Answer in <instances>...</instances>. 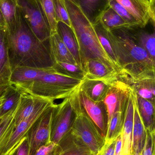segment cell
I'll list each match as a JSON object with an SVG mask.
<instances>
[{
    "label": "cell",
    "mask_w": 155,
    "mask_h": 155,
    "mask_svg": "<svg viewBox=\"0 0 155 155\" xmlns=\"http://www.w3.org/2000/svg\"><path fill=\"white\" fill-rule=\"evenodd\" d=\"M9 57L12 69L18 66L36 68L52 67L54 64L49 41L42 42L33 32L20 10L6 28Z\"/></svg>",
    "instance_id": "1"
},
{
    "label": "cell",
    "mask_w": 155,
    "mask_h": 155,
    "mask_svg": "<svg viewBox=\"0 0 155 155\" xmlns=\"http://www.w3.org/2000/svg\"><path fill=\"white\" fill-rule=\"evenodd\" d=\"M117 60L122 68L118 77L127 84L155 80V63L126 28L108 31Z\"/></svg>",
    "instance_id": "2"
},
{
    "label": "cell",
    "mask_w": 155,
    "mask_h": 155,
    "mask_svg": "<svg viewBox=\"0 0 155 155\" xmlns=\"http://www.w3.org/2000/svg\"><path fill=\"white\" fill-rule=\"evenodd\" d=\"M65 2L79 45L82 67L88 60H98L119 74L121 67L110 59L102 47L93 25L77 5L68 0H65Z\"/></svg>",
    "instance_id": "3"
},
{
    "label": "cell",
    "mask_w": 155,
    "mask_h": 155,
    "mask_svg": "<svg viewBox=\"0 0 155 155\" xmlns=\"http://www.w3.org/2000/svg\"><path fill=\"white\" fill-rule=\"evenodd\" d=\"M82 81L60 74L50 73L31 82L10 85L54 101L70 97L79 88Z\"/></svg>",
    "instance_id": "4"
},
{
    "label": "cell",
    "mask_w": 155,
    "mask_h": 155,
    "mask_svg": "<svg viewBox=\"0 0 155 155\" xmlns=\"http://www.w3.org/2000/svg\"><path fill=\"white\" fill-rule=\"evenodd\" d=\"M75 112L76 117L70 133L96 155L104 144L105 137L102 135L94 122L84 112L81 110Z\"/></svg>",
    "instance_id": "5"
},
{
    "label": "cell",
    "mask_w": 155,
    "mask_h": 155,
    "mask_svg": "<svg viewBox=\"0 0 155 155\" xmlns=\"http://www.w3.org/2000/svg\"><path fill=\"white\" fill-rule=\"evenodd\" d=\"M70 99L74 110L84 112L105 137L108 125V113L104 102L92 101L79 87L70 97Z\"/></svg>",
    "instance_id": "6"
},
{
    "label": "cell",
    "mask_w": 155,
    "mask_h": 155,
    "mask_svg": "<svg viewBox=\"0 0 155 155\" xmlns=\"http://www.w3.org/2000/svg\"><path fill=\"white\" fill-rule=\"evenodd\" d=\"M18 8L38 40L48 41L51 30L37 0H18Z\"/></svg>",
    "instance_id": "7"
},
{
    "label": "cell",
    "mask_w": 155,
    "mask_h": 155,
    "mask_svg": "<svg viewBox=\"0 0 155 155\" xmlns=\"http://www.w3.org/2000/svg\"><path fill=\"white\" fill-rule=\"evenodd\" d=\"M64 99L53 107L50 141L57 144L70 132L76 115L70 97Z\"/></svg>",
    "instance_id": "8"
},
{
    "label": "cell",
    "mask_w": 155,
    "mask_h": 155,
    "mask_svg": "<svg viewBox=\"0 0 155 155\" xmlns=\"http://www.w3.org/2000/svg\"><path fill=\"white\" fill-rule=\"evenodd\" d=\"M49 107L33 126L27 134L29 155H34L41 147L51 142L53 107Z\"/></svg>",
    "instance_id": "9"
},
{
    "label": "cell",
    "mask_w": 155,
    "mask_h": 155,
    "mask_svg": "<svg viewBox=\"0 0 155 155\" xmlns=\"http://www.w3.org/2000/svg\"><path fill=\"white\" fill-rule=\"evenodd\" d=\"M54 104V101L46 99L39 105L34 112L26 119L16 126L12 135L6 145L3 154L19 148L27 138V135L33 126L47 109Z\"/></svg>",
    "instance_id": "10"
},
{
    "label": "cell",
    "mask_w": 155,
    "mask_h": 155,
    "mask_svg": "<svg viewBox=\"0 0 155 155\" xmlns=\"http://www.w3.org/2000/svg\"><path fill=\"white\" fill-rule=\"evenodd\" d=\"M134 89L131 87L125 109L124 124L122 130L124 155L132 154V137L134 116Z\"/></svg>",
    "instance_id": "11"
},
{
    "label": "cell",
    "mask_w": 155,
    "mask_h": 155,
    "mask_svg": "<svg viewBox=\"0 0 155 155\" xmlns=\"http://www.w3.org/2000/svg\"><path fill=\"white\" fill-rule=\"evenodd\" d=\"M85 72L84 78L99 80L112 84L118 79V74L98 60H89L82 66Z\"/></svg>",
    "instance_id": "12"
},
{
    "label": "cell",
    "mask_w": 155,
    "mask_h": 155,
    "mask_svg": "<svg viewBox=\"0 0 155 155\" xmlns=\"http://www.w3.org/2000/svg\"><path fill=\"white\" fill-rule=\"evenodd\" d=\"M15 87L21 93V98L15 117V124L16 127L21 122L29 117L34 112L37 107L47 99L33 94L25 90Z\"/></svg>",
    "instance_id": "13"
},
{
    "label": "cell",
    "mask_w": 155,
    "mask_h": 155,
    "mask_svg": "<svg viewBox=\"0 0 155 155\" xmlns=\"http://www.w3.org/2000/svg\"><path fill=\"white\" fill-rule=\"evenodd\" d=\"M134 116L132 137V154L138 153L141 154L145 144L147 132L139 112L136 93L134 90Z\"/></svg>",
    "instance_id": "14"
},
{
    "label": "cell",
    "mask_w": 155,
    "mask_h": 155,
    "mask_svg": "<svg viewBox=\"0 0 155 155\" xmlns=\"http://www.w3.org/2000/svg\"><path fill=\"white\" fill-rule=\"evenodd\" d=\"M58 73L53 67L36 68L18 66L12 70L10 85L31 82L47 74Z\"/></svg>",
    "instance_id": "15"
},
{
    "label": "cell",
    "mask_w": 155,
    "mask_h": 155,
    "mask_svg": "<svg viewBox=\"0 0 155 155\" xmlns=\"http://www.w3.org/2000/svg\"><path fill=\"white\" fill-rule=\"evenodd\" d=\"M6 28L0 30V81L7 88L10 86L12 69L9 57Z\"/></svg>",
    "instance_id": "16"
},
{
    "label": "cell",
    "mask_w": 155,
    "mask_h": 155,
    "mask_svg": "<svg viewBox=\"0 0 155 155\" xmlns=\"http://www.w3.org/2000/svg\"><path fill=\"white\" fill-rule=\"evenodd\" d=\"M135 18L140 27H144L150 21L149 1L147 0H116Z\"/></svg>",
    "instance_id": "17"
},
{
    "label": "cell",
    "mask_w": 155,
    "mask_h": 155,
    "mask_svg": "<svg viewBox=\"0 0 155 155\" xmlns=\"http://www.w3.org/2000/svg\"><path fill=\"white\" fill-rule=\"evenodd\" d=\"M57 33L75 59L78 65L82 67L79 45L72 27L64 23L58 22Z\"/></svg>",
    "instance_id": "18"
},
{
    "label": "cell",
    "mask_w": 155,
    "mask_h": 155,
    "mask_svg": "<svg viewBox=\"0 0 155 155\" xmlns=\"http://www.w3.org/2000/svg\"><path fill=\"white\" fill-rule=\"evenodd\" d=\"M111 85L102 81L84 78L79 89L92 101L104 102Z\"/></svg>",
    "instance_id": "19"
},
{
    "label": "cell",
    "mask_w": 155,
    "mask_h": 155,
    "mask_svg": "<svg viewBox=\"0 0 155 155\" xmlns=\"http://www.w3.org/2000/svg\"><path fill=\"white\" fill-rule=\"evenodd\" d=\"M75 4L93 25L99 21L103 12L109 6V0H78Z\"/></svg>",
    "instance_id": "20"
},
{
    "label": "cell",
    "mask_w": 155,
    "mask_h": 155,
    "mask_svg": "<svg viewBox=\"0 0 155 155\" xmlns=\"http://www.w3.org/2000/svg\"><path fill=\"white\" fill-rule=\"evenodd\" d=\"M49 46L54 63L65 62L77 64L75 59L57 33L51 35Z\"/></svg>",
    "instance_id": "21"
},
{
    "label": "cell",
    "mask_w": 155,
    "mask_h": 155,
    "mask_svg": "<svg viewBox=\"0 0 155 155\" xmlns=\"http://www.w3.org/2000/svg\"><path fill=\"white\" fill-rule=\"evenodd\" d=\"M19 103V102L15 107L6 113L0 119V155H3L4 151L16 127L15 117Z\"/></svg>",
    "instance_id": "22"
},
{
    "label": "cell",
    "mask_w": 155,
    "mask_h": 155,
    "mask_svg": "<svg viewBox=\"0 0 155 155\" xmlns=\"http://www.w3.org/2000/svg\"><path fill=\"white\" fill-rule=\"evenodd\" d=\"M137 104L147 131L155 133V102L144 99L137 95Z\"/></svg>",
    "instance_id": "23"
},
{
    "label": "cell",
    "mask_w": 155,
    "mask_h": 155,
    "mask_svg": "<svg viewBox=\"0 0 155 155\" xmlns=\"http://www.w3.org/2000/svg\"><path fill=\"white\" fill-rule=\"evenodd\" d=\"M60 144L63 152L60 155H94L89 148L69 132Z\"/></svg>",
    "instance_id": "24"
},
{
    "label": "cell",
    "mask_w": 155,
    "mask_h": 155,
    "mask_svg": "<svg viewBox=\"0 0 155 155\" xmlns=\"http://www.w3.org/2000/svg\"><path fill=\"white\" fill-rule=\"evenodd\" d=\"M99 21L103 26L108 31L120 28L132 29L131 26L109 5L103 12Z\"/></svg>",
    "instance_id": "25"
},
{
    "label": "cell",
    "mask_w": 155,
    "mask_h": 155,
    "mask_svg": "<svg viewBox=\"0 0 155 155\" xmlns=\"http://www.w3.org/2000/svg\"><path fill=\"white\" fill-rule=\"evenodd\" d=\"M125 107L116 111L108 122L105 136L106 141L116 139L122 134Z\"/></svg>",
    "instance_id": "26"
},
{
    "label": "cell",
    "mask_w": 155,
    "mask_h": 155,
    "mask_svg": "<svg viewBox=\"0 0 155 155\" xmlns=\"http://www.w3.org/2000/svg\"><path fill=\"white\" fill-rule=\"evenodd\" d=\"M93 26L94 28L100 44L102 45V47L104 48V50L105 51L110 59L116 64L121 67L117 62L115 54L113 50V47L109 39L108 31L103 26L100 21H98L94 24H93Z\"/></svg>",
    "instance_id": "27"
},
{
    "label": "cell",
    "mask_w": 155,
    "mask_h": 155,
    "mask_svg": "<svg viewBox=\"0 0 155 155\" xmlns=\"http://www.w3.org/2000/svg\"><path fill=\"white\" fill-rule=\"evenodd\" d=\"M53 67L58 74L65 76L80 80H84L85 76V72L84 69L77 64L65 62H55Z\"/></svg>",
    "instance_id": "28"
},
{
    "label": "cell",
    "mask_w": 155,
    "mask_h": 155,
    "mask_svg": "<svg viewBox=\"0 0 155 155\" xmlns=\"http://www.w3.org/2000/svg\"><path fill=\"white\" fill-rule=\"evenodd\" d=\"M51 30V35L57 33V22L54 13V0H37Z\"/></svg>",
    "instance_id": "29"
},
{
    "label": "cell",
    "mask_w": 155,
    "mask_h": 155,
    "mask_svg": "<svg viewBox=\"0 0 155 155\" xmlns=\"http://www.w3.org/2000/svg\"><path fill=\"white\" fill-rule=\"evenodd\" d=\"M6 100L0 108V119L6 113L15 107L18 104L21 93L14 87L9 86L5 90Z\"/></svg>",
    "instance_id": "30"
},
{
    "label": "cell",
    "mask_w": 155,
    "mask_h": 155,
    "mask_svg": "<svg viewBox=\"0 0 155 155\" xmlns=\"http://www.w3.org/2000/svg\"><path fill=\"white\" fill-rule=\"evenodd\" d=\"M0 9L4 16L7 26L12 23L16 18L18 0H0Z\"/></svg>",
    "instance_id": "31"
},
{
    "label": "cell",
    "mask_w": 155,
    "mask_h": 155,
    "mask_svg": "<svg viewBox=\"0 0 155 155\" xmlns=\"http://www.w3.org/2000/svg\"><path fill=\"white\" fill-rule=\"evenodd\" d=\"M138 40L139 45L146 50L155 63V29L152 33H141Z\"/></svg>",
    "instance_id": "32"
},
{
    "label": "cell",
    "mask_w": 155,
    "mask_h": 155,
    "mask_svg": "<svg viewBox=\"0 0 155 155\" xmlns=\"http://www.w3.org/2000/svg\"><path fill=\"white\" fill-rule=\"evenodd\" d=\"M109 5L131 26L132 29L140 27L135 18L116 0H109Z\"/></svg>",
    "instance_id": "33"
},
{
    "label": "cell",
    "mask_w": 155,
    "mask_h": 155,
    "mask_svg": "<svg viewBox=\"0 0 155 155\" xmlns=\"http://www.w3.org/2000/svg\"><path fill=\"white\" fill-rule=\"evenodd\" d=\"M54 13L56 21L62 22L71 26L70 15L65 4V0H54Z\"/></svg>",
    "instance_id": "34"
},
{
    "label": "cell",
    "mask_w": 155,
    "mask_h": 155,
    "mask_svg": "<svg viewBox=\"0 0 155 155\" xmlns=\"http://www.w3.org/2000/svg\"><path fill=\"white\" fill-rule=\"evenodd\" d=\"M62 147L59 144L50 142L41 147L34 155H60L63 152Z\"/></svg>",
    "instance_id": "35"
},
{
    "label": "cell",
    "mask_w": 155,
    "mask_h": 155,
    "mask_svg": "<svg viewBox=\"0 0 155 155\" xmlns=\"http://www.w3.org/2000/svg\"><path fill=\"white\" fill-rule=\"evenodd\" d=\"M155 133L147 132L145 144L141 155H155Z\"/></svg>",
    "instance_id": "36"
},
{
    "label": "cell",
    "mask_w": 155,
    "mask_h": 155,
    "mask_svg": "<svg viewBox=\"0 0 155 155\" xmlns=\"http://www.w3.org/2000/svg\"><path fill=\"white\" fill-rule=\"evenodd\" d=\"M117 138L110 141L105 140L104 145L96 155H115Z\"/></svg>",
    "instance_id": "37"
},
{
    "label": "cell",
    "mask_w": 155,
    "mask_h": 155,
    "mask_svg": "<svg viewBox=\"0 0 155 155\" xmlns=\"http://www.w3.org/2000/svg\"><path fill=\"white\" fill-rule=\"evenodd\" d=\"M115 155H124L123 138L121 134L117 138L115 148Z\"/></svg>",
    "instance_id": "38"
},
{
    "label": "cell",
    "mask_w": 155,
    "mask_h": 155,
    "mask_svg": "<svg viewBox=\"0 0 155 155\" xmlns=\"http://www.w3.org/2000/svg\"><path fill=\"white\" fill-rule=\"evenodd\" d=\"M149 15L155 29V0H149Z\"/></svg>",
    "instance_id": "39"
},
{
    "label": "cell",
    "mask_w": 155,
    "mask_h": 155,
    "mask_svg": "<svg viewBox=\"0 0 155 155\" xmlns=\"http://www.w3.org/2000/svg\"><path fill=\"white\" fill-rule=\"evenodd\" d=\"M27 138L21 144L16 152V155H29Z\"/></svg>",
    "instance_id": "40"
},
{
    "label": "cell",
    "mask_w": 155,
    "mask_h": 155,
    "mask_svg": "<svg viewBox=\"0 0 155 155\" xmlns=\"http://www.w3.org/2000/svg\"><path fill=\"white\" fill-rule=\"evenodd\" d=\"M7 26L4 16L0 9V30L5 29Z\"/></svg>",
    "instance_id": "41"
},
{
    "label": "cell",
    "mask_w": 155,
    "mask_h": 155,
    "mask_svg": "<svg viewBox=\"0 0 155 155\" xmlns=\"http://www.w3.org/2000/svg\"><path fill=\"white\" fill-rule=\"evenodd\" d=\"M5 100H6V95H5V91L3 94L0 96V107L3 104L4 102H5Z\"/></svg>",
    "instance_id": "42"
},
{
    "label": "cell",
    "mask_w": 155,
    "mask_h": 155,
    "mask_svg": "<svg viewBox=\"0 0 155 155\" xmlns=\"http://www.w3.org/2000/svg\"><path fill=\"white\" fill-rule=\"evenodd\" d=\"M7 88L5 87L0 81V96L3 94V93L5 92V90Z\"/></svg>",
    "instance_id": "43"
},
{
    "label": "cell",
    "mask_w": 155,
    "mask_h": 155,
    "mask_svg": "<svg viewBox=\"0 0 155 155\" xmlns=\"http://www.w3.org/2000/svg\"><path fill=\"white\" fill-rule=\"evenodd\" d=\"M17 150L16 149H14V150H12V151H11V152H8V153H5L3 154L2 155H15V153H16Z\"/></svg>",
    "instance_id": "44"
},
{
    "label": "cell",
    "mask_w": 155,
    "mask_h": 155,
    "mask_svg": "<svg viewBox=\"0 0 155 155\" xmlns=\"http://www.w3.org/2000/svg\"><path fill=\"white\" fill-rule=\"evenodd\" d=\"M68 1H71V2H72L76 3L77 2L78 0H68Z\"/></svg>",
    "instance_id": "45"
},
{
    "label": "cell",
    "mask_w": 155,
    "mask_h": 155,
    "mask_svg": "<svg viewBox=\"0 0 155 155\" xmlns=\"http://www.w3.org/2000/svg\"><path fill=\"white\" fill-rule=\"evenodd\" d=\"M131 155H141V154L138 153H133Z\"/></svg>",
    "instance_id": "46"
},
{
    "label": "cell",
    "mask_w": 155,
    "mask_h": 155,
    "mask_svg": "<svg viewBox=\"0 0 155 155\" xmlns=\"http://www.w3.org/2000/svg\"><path fill=\"white\" fill-rule=\"evenodd\" d=\"M147 1H149V0H147Z\"/></svg>",
    "instance_id": "47"
},
{
    "label": "cell",
    "mask_w": 155,
    "mask_h": 155,
    "mask_svg": "<svg viewBox=\"0 0 155 155\" xmlns=\"http://www.w3.org/2000/svg\"></svg>",
    "instance_id": "48"
}]
</instances>
